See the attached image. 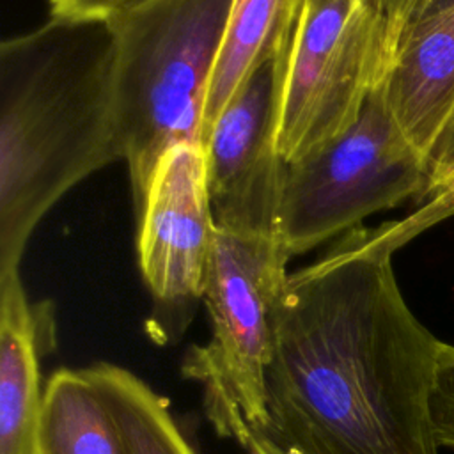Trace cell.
<instances>
[{
	"label": "cell",
	"instance_id": "6da1fadb",
	"mask_svg": "<svg viewBox=\"0 0 454 454\" xmlns=\"http://www.w3.org/2000/svg\"><path fill=\"white\" fill-rule=\"evenodd\" d=\"M415 213L356 227L289 273L271 316L266 429L289 454H440L433 387L442 340L392 268Z\"/></svg>",
	"mask_w": 454,
	"mask_h": 454
},
{
	"label": "cell",
	"instance_id": "7a4b0ae2",
	"mask_svg": "<svg viewBox=\"0 0 454 454\" xmlns=\"http://www.w3.org/2000/svg\"><path fill=\"white\" fill-rule=\"evenodd\" d=\"M106 20H50L0 44V273L20 270L43 216L124 160Z\"/></svg>",
	"mask_w": 454,
	"mask_h": 454
},
{
	"label": "cell",
	"instance_id": "3957f363",
	"mask_svg": "<svg viewBox=\"0 0 454 454\" xmlns=\"http://www.w3.org/2000/svg\"><path fill=\"white\" fill-rule=\"evenodd\" d=\"M232 0H138L106 21L114 98L135 215L163 154L200 144L206 98Z\"/></svg>",
	"mask_w": 454,
	"mask_h": 454
},
{
	"label": "cell",
	"instance_id": "277c9868",
	"mask_svg": "<svg viewBox=\"0 0 454 454\" xmlns=\"http://www.w3.org/2000/svg\"><path fill=\"white\" fill-rule=\"evenodd\" d=\"M289 259L277 236L216 227L202 300L211 335L186 351L181 374L200 385L206 417L222 438L266 429L271 316Z\"/></svg>",
	"mask_w": 454,
	"mask_h": 454
},
{
	"label": "cell",
	"instance_id": "5b68a950",
	"mask_svg": "<svg viewBox=\"0 0 454 454\" xmlns=\"http://www.w3.org/2000/svg\"><path fill=\"white\" fill-rule=\"evenodd\" d=\"M427 158L394 119L381 80L339 137L287 163L278 239L291 257L360 227L367 216L426 195Z\"/></svg>",
	"mask_w": 454,
	"mask_h": 454
},
{
	"label": "cell",
	"instance_id": "8992f818",
	"mask_svg": "<svg viewBox=\"0 0 454 454\" xmlns=\"http://www.w3.org/2000/svg\"><path fill=\"white\" fill-rule=\"evenodd\" d=\"M385 71L374 0H305L287 51L277 145L293 163L344 133Z\"/></svg>",
	"mask_w": 454,
	"mask_h": 454
},
{
	"label": "cell",
	"instance_id": "52a82bcc",
	"mask_svg": "<svg viewBox=\"0 0 454 454\" xmlns=\"http://www.w3.org/2000/svg\"><path fill=\"white\" fill-rule=\"evenodd\" d=\"M216 223L202 144L181 142L160 160L137 213V255L154 310L149 332L174 342L204 300Z\"/></svg>",
	"mask_w": 454,
	"mask_h": 454
},
{
	"label": "cell",
	"instance_id": "ba28073f",
	"mask_svg": "<svg viewBox=\"0 0 454 454\" xmlns=\"http://www.w3.org/2000/svg\"><path fill=\"white\" fill-rule=\"evenodd\" d=\"M289 46L264 60L202 138L216 227L278 238L287 163L278 153V110Z\"/></svg>",
	"mask_w": 454,
	"mask_h": 454
},
{
	"label": "cell",
	"instance_id": "9c48e42d",
	"mask_svg": "<svg viewBox=\"0 0 454 454\" xmlns=\"http://www.w3.org/2000/svg\"><path fill=\"white\" fill-rule=\"evenodd\" d=\"M381 85L399 128L427 158L454 112V5L403 30Z\"/></svg>",
	"mask_w": 454,
	"mask_h": 454
},
{
	"label": "cell",
	"instance_id": "30bf717a",
	"mask_svg": "<svg viewBox=\"0 0 454 454\" xmlns=\"http://www.w3.org/2000/svg\"><path fill=\"white\" fill-rule=\"evenodd\" d=\"M48 303H30L20 270L0 273V454H37L41 358L53 346Z\"/></svg>",
	"mask_w": 454,
	"mask_h": 454
},
{
	"label": "cell",
	"instance_id": "8fae6325",
	"mask_svg": "<svg viewBox=\"0 0 454 454\" xmlns=\"http://www.w3.org/2000/svg\"><path fill=\"white\" fill-rule=\"evenodd\" d=\"M303 4L305 0H232L206 98L200 144L248 76L291 43Z\"/></svg>",
	"mask_w": 454,
	"mask_h": 454
},
{
	"label": "cell",
	"instance_id": "7c38bea8",
	"mask_svg": "<svg viewBox=\"0 0 454 454\" xmlns=\"http://www.w3.org/2000/svg\"><path fill=\"white\" fill-rule=\"evenodd\" d=\"M37 454H128L112 411L83 371L62 367L46 380Z\"/></svg>",
	"mask_w": 454,
	"mask_h": 454
},
{
	"label": "cell",
	"instance_id": "4fadbf2b",
	"mask_svg": "<svg viewBox=\"0 0 454 454\" xmlns=\"http://www.w3.org/2000/svg\"><path fill=\"white\" fill-rule=\"evenodd\" d=\"M112 411L128 454H199L168 401L131 371L99 362L82 369Z\"/></svg>",
	"mask_w": 454,
	"mask_h": 454
},
{
	"label": "cell",
	"instance_id": "5bb4252c",
	"mask_svg": "<svg viewBox=\"0 0 454 454\" xmlns=\"http://www.w3.org/2000/svg\"><path fill=\"white\" fill-rule=\"evenodd\" d=\"M429 184L427 202L420 207L433 223L443 220V209L454 202V112L447 119L427 156Z\"/></svg>",
	"mask_w": 454,
	"mask_h": 454
},
{
	"label": "cell",
	"instance_id": "9a60e30c",
	"mask_svg": "<svg viewBox=\"0 0 454 454\" xmlns=\"http://www.w3.org/2000/svg\"><path fill=\"white\" fill-rule=\"evenodd\" d=\"M431 408L440 449L454 450V346L445 342L438 353Z\"/></svg>",
	"mask_w": 454,
	"mask_h": 454
},
{
	"label": "cell",
	"instance_id": "2e32d148",
	"mask_svg": "<svg viewBox=\"0 0 454 454\" xmlns=\"http://www.w3.org/2000/svg\"><path fill=\"white\" fill-rule=\"evenodd\" d=\"M138 0H50V14L67 20H108Z\"/></svg>",
	"mask_w": 454,
	"mask_h": 454
},
{
	"label": "cell",
	"instance_id": "e0dca14e",
	"mask_svg": "<svg viewBox=\"0 0 454 454\" xmlns=\"http://www.w3.org/2000/svg\"><path fill=\"white\" fill-rule=\"evenodd\" d=\"M417 4H419V0H374V5L378 9L381 23H383L385 66L388 62V57H390L399 35L408 27Z\"/></svg>",
	"mask_w": 454,
	"mask_h": 454
},
{
	"label": "cell",
	"instance_id": "ac0fdd59",
	"mask_svg": "<svg viewBox=\"0 0 454 454\" xmlns=\"http://www.w3.org/2000/svg\"><path fill=\"white\" fill-rule=\"evenodd\" d=\"M243 454H289L259 429L248 427L236 440Z\"/></svg>",
	"mask_w": 454,
	"mask_h": 454
},
{
	"label": "cell",
	"instance_id": "d6986e66",
	"mask_svg": "<svg viewBox=\"0 0 454 454\" xmlns=\"http://www.w3.org/2000/svg\"><path fill=\"white\" fill-rule=\"evenodd\" d=\"M454 5V0H419L415 11H413V16L410 20V23H413L415 20H420V18H426L429 14H434L438 11H443V9H449ZM408 23V25H410ZM395 48V46H394Z\"/></svg>",
	"mask_w": 454,
	"mask_h": 454
},
{
	"label": "cell",
	"instance_id": "ffe728a7",
	"mask_svg": "<svg viewBox=\"0 0 454 454\" xmlns=\"http://www.w3.org/2000/svg\"><path fill=\"white\" fill-rule=\"evenodd\" d=\"M452 215H454V204H452V206H449V209H447L445 216H452Z\"/></svg>",
	"mask_w": 454,
	"mask_h": 454
}]
</instances>
